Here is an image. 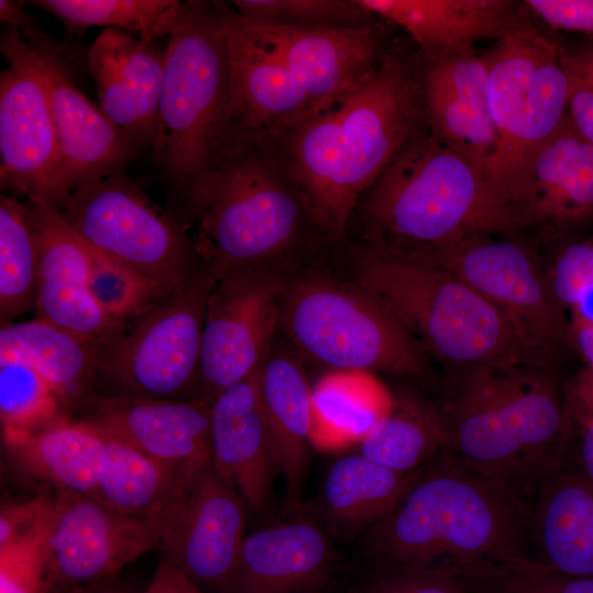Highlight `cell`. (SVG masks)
I'll return each mask as SVG.
<instances>
[{
  "label": "cell",
  "mask_w": 593,
  "mask_h": 593,
  "mask_svg": "<svg viewBox=\"0 0 593 593\" xmlns=\"http://www.w3.org/2000/svg\"><path fill=\"white\" fill-rule=\"evenodd\" d=\"M570 337L586 368L593 370V324L570 322Z\"/></svg>",
  "instance_id": "cell-52"
},
{
  "label": "cell",
  "mask_w": 593,
  "mask_h": 593,
  "mask_svg": "<svg viewBox=\"0 0 593 593\" xmlns=\"http://www.w3.org/2000/svg\"><path fill=\"white\" fill-rule=\"evenodd\" d=\"M94 345L40 318L9 323L0 329V359L37 370L63 405L82 398L97 379Z\"/></svg>",
  "instance_id": "cell-34"
},
{
  "label": "cell",
  "mask_w": 593,
  "mask_h": 593,
  "mask_svg": "<svg viewBox=\"0 0 593 593\" xmlns=\"http://www.w3.org/2000/svg\"><path fill=\"white\" fill-rule=\"evenodd\" d=\"M243 22L303 87L313 103L312 114L349 91L388 52L378 23L336 29Z\"/></svg>",
  "instance_id": "cell-21"
},
{
  "label": "cell",
  "mask_w": 593,
  "mask_h": 593,
  "mask_svg": "<svg viewBox=\"0 0 593 593\" xmlns=\"http://www.w3.org/2000/svg\"><path fill=\"white\" fill-rule=\"evenodd\" d=\"M55 15L69 35L90 26L130 32L147 41L168 38L187 1L178 0H35L29 2Z\"/></svg>",
  "instance_id": "cell-36"
},
{
  "label": "cell",
  "mask_w": 593,
  "mask_h": 593,
  "mask_svg": "<svg viewBox=\"0 0 593 593\" xmlns=\"http://www.w3.org/2000/svg\"><path fill=\"white\" fill-rule=\"evenodd\" d=\"M532 562L557 573L593 577V483L564 466L530 500Z\"/></svg>",
  "instance_id": "cell-27"
},
{
  "label": "cell",
  "mask_w": 593,
  "mask_h": 593,
  "mask_svg": "<svg viewBox=\"0 0 593 593\" xmlns=\"http://www.w3.org/2000/svg\"><path fill=\"white\" fill-rule=\"evenodd\" d=\"M477 235L428 256L507 314L536 342L558 350L571 343L570 320L534 253L522 243Z\"/></svg>",
  "instance_id": "cell-15"
},
{
  "label": "cell",
  "mask_w": 593,
  "mask_h": 593,
  "mask_svg": "<svg viewBox=\"0 0 593 593\" xmlns=\"http://www.w3.org/2000/svg\"><path fill=\"white\" fill-rule=\"evenodd\" d=\"M489 588L505 593H593V577L561 574L530 562L500 571L478 583V589Z\"/></svg>",
  "instance_id": "cell-45"
},
{
  "label": "cell",
  "mask_w": 593,
  "mask_h": 593,
  "mask_svg": "<svg viewBox=\"0 0 593 593\" xmlns=\"http://www.w3.org/2000/svg\"><path fill=\"white\" fill-rule=\"evenodd\" d=\"M559 61L567 81L570 119L593 144V37L559 45Z\"/></svg>",
  "instance_id": "cell-43"
},
{
  "label": "cell",
  "mask_w": 593,
  "mask_h": 593,
  "mask_svg": "<svg viewBox=\"0 0 593 593\" xmlns=\"http://www.w3.org/2000/svg\"><path fill=\"white\" fill-rule=\"evenodd\" d=\"M559 45L530 23L495 41L482 54L500 144L491 184L508 208L507 191L516 171L557 130L567 112Z\"/></svg>",
  "instance_id": "cell-11"
},
{
  "label": "cell",
  "mask_w": 593,
  "mask_h": 593,
  "mask_svg": "<svg viewBox=\"0 0 593 593\" xmlns=\"http://www.w3.org/2000/svg\"><path fill=\"white\" fill-rule=\"evenodd\" d=\"M530 500L470 469L447 448L365 534V545L379 566H444L474 583L532 562Z\"/></svg>",
  "instance_id": "cell-2"
},
{
  "label": "cell",
  "mask_w": 593,
  "mask_h": 593,
  "mask_svg": "<svg viewBox=\"0 0 593 593\" xmlns=\"http://www.w3.org/2000/svg\"><path fill=\"white\" fill-rule=\"evenodd\" d=\"M144 593H204L163 557Z\"/></svg>",
  "instance_id": "cell-49"
},
{
  "label": "cell",
  "mask_w": 593,
  "mask_h": 593,
  "mask_svg": "<svg viewBox=\"0 0 593 593\" xmlns=\"http://www.w3.org/2000/svg\"><path fill=\"white\" fill-rule=\"evenodd\" d=\"M21 34L35 52L51 100L60 149L57 204L78 187L124 170L138 146L77 88L45 33Z\"/></svg>",
  "instance_id": "cell-16"
},
{
  "label": "cell",
  "mask_w": 593,
  "mask_h": 593,
  "mask_svg": "<svg viewBox=\"0 0 593 593\" xmlns=\"http://www.w3.org/2000/svg\"><path fill=\"white\" fill-rule=\"evenodd\" d=\"M426 126L418 53L388 49L349 91L277 145L309 224L340 238L362 194Z\"/></svg>",
  "instance_id": "cell-1"
},
{
  "label": "cell",
  "mask_w": 593,
  "mask_h": 593,
  "mask_svg": "<svg viewBox=\"0 0 593 593\" xmlns=\"http://www.w3.org/2000/svg\"><path fill=\"white\" fill-rule=\"evenodd\" d=\"M227 4L187 1L166 40L158 132L161 174L180 190L221 155L230 134L232 85Z\"/></svg>",
  "instance_id": "cell-7"
},
{
  "label": "cell",
  "mask_w": 593,
  "mask_h": 593,
  "mask_svg": "<svg viewBox=\"0 0 593 593\" xmlns=\"http://www.w3.org/2000/svg\"><path fill=\"white\" fill-rule=\"evenodd\" d=\"M52 506L53 496L48 495L3 504L0 512V547L44 533Z\"/></svg>",
  "instance_id": "cell-46"
},
{
  "label": "cell",
  "mask_w": 593,
  "mask_h": 593,
  "mask_svg": "<svg viewBox=\"0 0 593 593\" xmlns=\"http://www.w3.org/2000/svg\"><path fill=\"white\" fill-rule=\"evenodd\" d=\"M0 20L20 33L38 30L34 19L25 12L24 3L20 1L0 0Z\"/></svg>",
  "instance_id": "cell-51"
},
{
  "label": "cell",
  "mask_w": 593,
  "mask_h": 593,
  "mask_svg": "<svg viewBox=\"0 0 593 593\" xmlns=\"http://www.w3.org/2000/svg\"><path fill=\"white\" fill-rule=\"evenodd\" d=\"M245 21L280 27H361L376 23L359 0H234Z\"/></svg>",
  "instance_id": "cell-39"
},
{
  "label": "cell",
  "mask_w": 593,
  "mask_h": 593,
  "mask_svg": "<svg viewBox=\"0 0 593 593\" xmlns=\"http://www.w3.org/2000/svg\"><path fill=\"white\" fill-rule=\"evenodd\" d=\"M553 296L570 322L593 324V242L564 246L547 273Z\"/></svg>",
  "instance_id": "cell-41"
},
{
  "label": "cell",
  "mask_w": 593,
  "mask_h": 593,
  "mask_svg": "<svg viewBox=\"0 0 593 593\" xmlns=\"http://www.w3.org/2000/svg\"><path fill=\"white\" fill-rule=\"evenodd\" d=\"M373 16L404 29L422 54L497 41L532 22L511 0H359Z\"/></svg>",
  "instance_id": "cell-28"
},
{
  "label": "cell",
  "mask_w": 593,
  "mask_h": 593,
  "mask_svg": "<svg viewBox=\"0 0 593 593\" xmlns=\"http://www.w3.org/2000/svg\"><path fill=\"white\" fill-rule=\"evenodd\" d=\"M37 246L36 318L94 345L122 323L99 307L88 288L89 249L54 204L29 200Z\"/></svg>",
  "instance_id": "cell-20"
},
{
  "label": "cell",
  "mask_w": 593,
  "mask_h": 593,
  "mask_svg": "<svg viewBox=\"0 0 593 593\" xmlns=\"http://www.w3.org/2000/svg\"><path fill=\"white\" fill-rule=\"evenodd\" d=\"M337 553L317 517L296 516L245 537L224 593H299L322 584Z\"/></svg>",
  "instance_id": "cell-25"
},
{
  "label": "cell",
  "mask_w": 593,
  "mask_h": 593,
  "mask_svg": "<svg viewBox=\"0 0 593 593\" xmlns=\"http://www.w3.org/2000/svg\"><path fill=\"white\" fill-rule=\"evenodd\" d=\"M259 372L222 391L211 405L213 466L254 513L269 508L273 479L280 473L265 416Z\"/></svg>",
  "instance_id": "cell-26"
},
{
  "label": "cell",
  "mask_w": 593,
  "mask_h": 593,
  "mask_svg": "<svg viewBox=\"0 0 593 593\" xmlns=\"http://www.w3.org/2000/svg\"><path fill=\"white\" fill-rule=\"evenodd\" d=\"M473 593H505L501 590H497V589H479V590H474Z\"/></svg>",
  "instance_id": "cell-54"
},
{
  "label": "cell",
  "mask_w": 593,
  "mask_h": 593,
  "mask_svg": "<svg viewBox=\"0 0 593 593\" xmlns=\"http://www.w3.org/2000/svg\"><path fill=\"white\" fill-rule=\"evenodd\" d=\"M63 593H126L122 590L115 589L113 586H109L103 583L93 584V585H87L81 586L77 589H72Z\"/></svg>",
  "instance_id": "cell-53"
},
{
  "label": "cell",
  "mask_w": 593,
  "mask_h": 593,
  "mask_svg": "<svg viewBox=\"0 0 593 593\" xmlns=\"http://www.w3.org/2000/svg\"><path fill=\"white\" fill-rule=\"evenodd\" d=\"M37 246L29 203L0 200V313L2 325L35 306Z\"/></svg>",
  "instance_id": "cell-37"
},
{
  "label": "cell",
  "mask_w": 593,
  "mask_h": 593,
  "mask_svg": "<svg viewBox=\"0 0 593 593\" xmlns=\"http://www.w3.org/2000/svg\"><path fill=\"white\" fill-rule=\"evenodd\" d=\"M417 53L428 131L446 147L475 164L491 183L500 144L482 54L474 46Z\"/></svg>",
  "instance_id": "cell-17"
},
{
  "label": "cell",
  "mask_w": 593,
  "mask_h": 593,
  "mask_svg": "<svg viewBox=\"0 0 593 593\" xmlns=\"http://www.w3.org/2000/svg\"><path fill=\"white\" fill-rule=\"evenodd\" d=\"M421 469L402 473L359 452L342 457L326 473L317 515L329 534L338 538L366 534L392 511Z\"/></svg>",
  "instance_id": "cell-29"
},
{
  "label": "cell",
  "mask_w": 593,
  "mask_h": 593,
  "mask_svg": "<svg viewBox=\"0 0 593 593\" xmlns=\"http://www.w3.org/2000/svg\"><path fill=\"white\" fill-rule=\"evenodd\" d=\"M393 394L371 372L333 370L311 388L312 446L336 451L360 444L389 412Z\"/></svg>",
  "instance_id": "cell-33"
},
{
  "label": "cell",
  "mask_w": 593,
  "mask_h": 593,
  "mask_svg": "<svg viewBox=\"0 0 593 593\" xmlns=\"http://www.w3.org/2000/svg\"><path fill=\"white\" fill-rule=\"evenodd\" d=\"M232 108L228 138L278 145L313 113V103L284 64L226 7Z\"/></svg>",
  "instance_id": "cell-19"
},
{
  "label": "cell",
  "mask_w": 593,
  "mask_h": 593,
  "mask_svg": "<svg viewBox=\"0 0 593 593\" xmlns=\"http://www.w3.org/2000/svg\"><path fill=\"white\" fill-rule=\"evenodd\" d=\"M280 328L302 356L333 370L429 374L427 353L358 282L316 276L283 279Z\"/></svg>",
  "instance_id": "cell-8"
},
{
  "label": "cell",
  "mask_w": 593,
  "mask_h": 593,
  "mask_svg": "<svg viewBox=\"0 0 593 593\" xmlns=\"http://www.w3.org/2000/svg\"><path fill=\"white\" fill-rule=\"evenodd\" d=\"M269 268L232 272L213 284L203 324L198 399L212 404L269 357L280 328L283 280Z\"/></svg>",
  "instance_id": "cell-13"
},
{
  "label": "cell",
  "mask_w": 593,
  "mask_h": 593,
  "mask_svg": "<svg viewBox=\"0 0 593 593\" xmlns=\"http://www.w3.org/2000/svg\"><path fill=\"white\" fill-rule=\"evenodd\" d=\"M25 472L57 491L93 497L102 473L107 434L89 419L67 418L41 430L3 438Z\"/></svg>",
  "instance_id": "cell-32"
},
{
  "label": "cell",
  "mask_w": 593,
  "mask_h": 593,
  "mask_svg": "<svg viewBox=\"0 0 593 593\" xmlns=\"http://www.w3.org/2000/svg\"><path fill=\"white\" fill-rule=\"evenodd\" d=\"M357 208L368 245L411 256H428L471 236L525 228L482 170L427 126L399 150Z\"/></svg>",
  "instance_id": "cell-4"
},
{
  "label": "cell",
  "mask_w": 593,
  "mask_h": 593,
  "mask_svg": "<svg viewBox=\"0 0 593 593\" xmlns=\"http://www.w3.org/2000/svg\"><path fill=\"white\" fill-rule=\"evenodd\" d=\"M507 203L525 228L577 224L593 216V144L579 133L568 111L516 171Z\"/></svg>",
  "instance_id": "cell-22"
},
{
  "label": "cell",
  "mask_w": 593,
  "mask_h": 593,
  "mask_svg": "<svg viewBox=\"0 0 593 593\" xmlns=\"http://www.w3.org/2000/svg\"><path fill=\"white\" fill-rule=\"evenodd\" d=\"M248 506L211 462L193 480L164 558L204 593H224L245 539Z\"/></svg>",
  "instance_id": "cell-18"
},
{
  "label": "cell",
  "mask_w": 593,
  "mask_h": 593,
  "mask_svg": "<svg viewBox=\"0 0 593 593\" xmlns=\"http://www.w3.org/2000/svg\"><path fill=\"white\" fill-rule=\"evenodd\" d=\"M194 479L107 434L104 465L92 499L123 514L160 519L172 530Z\"/></svg>",
  "instance_id": "cell-31"
},
{
  "label": "cell",
  "mask_w": 593,
  "mask_h": 593,
  "mask_svg": "<svg viewBox=\"0 0 593 593\" xmlns=\"http://www.w3.org/2000/svg\"><path fill=\"white\" fill-rule=\"evenodd\" d=\"M524 4L551 29L593 37V0H526Z\"/></svg>",
  "instance_id": "cell-47"
},
{
  "label": "cell",
  "mask_w": 593,
  "mask_h": 593,
  "mask_svg": "<svg viewBox=\"0 0 593 593\" xmlns=\"http://www.w3.org/2000/svg\"><path fill=\"white\" fill-rule=\"evenodd\" d=\"M87 245V244H86ZM88 288L99 307L116 323L150 309L169 292L89 245ZM174 291V290H172Z\"/></svg>",
  "instance_id": "cell-40"
},
{
  "label": "cell",
  "mask_w": 593,
  "mask_h": 593,
  "mask_svg": "<svg viewBox=\"0 0 593 593\" xmlns=\"http://www.w3.org/2000/svg\"><path fill=\"white\" fill-rule=\"evenodd\" d=\"M45 532L0 547V593H54Z\"/></svg>",
  "instance_id": "cell-42"
},
{
  "label": "cell",
  "mask_w": 593,
  "mask_h": 593,
  "mask_svg": "<svg viewBox=\"0 0 593 593\" xmlns=\"http://www.w3.org/2000/svg\"><path fill=\"white\" fill-rule=\"evenodd\" d=\"M63 404L33 367L0 359V418L3 438L31 434L66 418Z\"/></svg>",
  "instance_id": "cell-38"
},
{
  "label": "cell",
  "mask_w": 593,
  "mask_h": 593,
  "mask_svg": "<svg viewBox=\"0 0 593 593\" xmlns=\"http://www.w3.org/2000/svg\"><path fill=\"white\" fill-rule=\"evenodd\" d=\"M568 413L570 436L566 466L593 483V414L569 409Z\"/></svg>",
  "instance_id": "cell-48"
},
{
  "label": "cell",
  "mask_w": 593,
  "mask_h": 593,
  "mask_svg": "<svg viewBox=\"0 0 593 593\" xmlns=\"http://www.w3.org/2000/svg\"><path fill=\"white\" fill-rule=\"evenodd\" d=\"M55 208L87 245L167 291L197 273L191 269L195 244L125 169L78 187Z\"/></svg>",
  "instance_id": "cell-10"
},
{
  "label": "cell",
  "mask_w": 593,
  "mask_h": 593,
  "mask_svg": "<svg viewBox=\"0 0 593 593\" xmlns=\"http://www.w3.org/2000/svg\"><path fill=\"white\" fill-rule=\"evenodd\" d=\"M209 268L122 323L97 347V378L116 396L176 400L199 383Z\"/></svg>",
  "instance_id": "cell-9"
},
{
  "label": "cell",
  "mask_w": 593,
  "mask_h": 593,
  "mask_svg": "<svg viewBox=\"0 0 593 593\" xmlns=\"http://www.w3.org/2000/svg\"><path fill=\"white\" fill-rule=\"evenodd\" d=\"M470 583L437 564L379 566L366 593H469Z\"/></svg>",
  "instance_id": "cell-44"
},
{
  "label": "cell",
  "mask_w": 593,
  "mask_h": 593,
  "mask_svg": "<svg viewBox=\"0 0 593 593\" xmlns=\"http://www.w3.org/2000/svg\"><path fill=\"white\" fill-rule=\"evenodd\" d=\"M198 227L197 251L215 280L269 266L309 224L277 145L230 138L219 158L182 189Z\"/></svg>",
  "instance_id": "cell-6"
},
{
  "label": "cell",
  "mask_w": 593,
  "mask_h": 593,
  "mask_svg": "<svg viewBox=\"0 0 593 593\" xmlns=\"http://www.w3.org/2000/svg\"><path fill=\"white\" fill-rule=\"evenodd\" d=\"M357 282L376 295L449 373L477 368L552 366L556 349L439 264L366 245L355 255Z\"/></svg>",
  "instance_id": "cell-5"
},
{
  "label": "cell",
  "mask_w": 593,
  "mask_h": 593,
  "mask_svg": "<svg viewBox=\"0 0 593 593\" xmlns=\"http://www.w3.org/2000/svg\"><path fill=\"white\" fill-rule=\"evenodd\" d=\"M171 527L123 514L79 493L56 491L44 546L54 593L103 583L142 555L165 548Z\"/></svg>",
  "instance_id": "cell-12"
},
{
  "label": "cell",
  "mask_w": 593,
  "mask_h": 593,
  "mask_svg": "<svg viewBox=\"0 0 593 593\" xmlns=\"http://www.w3.org/2000/svg\"><path fill=\"white\" fill-rule=\"evenodd\" d=\"M260 393L279 472L295 505L312 446L311 385L300 361L288 351L270 354L259 372Z\"/></svg>",
  "instance_id": "cell-30"
},
{
  "label": "cell",
  "mask_w": 593,
  "mask_h": 593,
  "mask_svg": "<svg viewBox=\"0 0 593 593\" xmlns=\"http://www.w3.org/2000/svg\"><path fill=\"white\" fill-rule=\"evenodd\" d=\"M392 394L389 412L359 444V454L390 470L413 472L448 448L447 432L437 404L412 392Z\"/></svg>",
  "instance_id": "cell-35"
},
{
  "label": "cell",
  "mask_w": 593,
  "mask_h": 593,
  "mask_svg": "<svg viewBox=\"0 0 593 593\" xmlns=\"http://www.w3.org/2000/svg\"><path fill=\"white\" fill-rule=\"evenodd\" d=\"M552 366L449 373L437 403L448 449L463 465L529 496L567 465L570 417Z\"/></svg>",
  "instance_id": "cell-3"
},
{
  "label": "cell",
  "mask_w": 593,
  "mask_h": 593,
  "mask_svg": "<svg viewBox=\"0 0 593 593\" xmlns=\"http://www.w3.org/2000/svg\"><path fill=\"white\" fill-rule=\"evenodd\" d=\"M211 405L191 400L103 396L90 422L104 433L191 478L212 462Z\"/></svg>",
  "instance_id": "cell-23"
},
{
  "label": "cell",
  "mask_w": 593,
  "mask_h": 593,
  "mask_svg": "<svg viewBox=\"0 0 593 593\" xmlns=\"http://www.w3.org/2000/svg\"><path fill=\"white\" fill-rule=\"evenodd\" d=\"M165 46L104 29L88 53L101 111L135 144L153 146L158 132Z\"/></svg>",
  "instance_id": "cell-24"
},
{
  "label": "cell",
  "mask_w": 593,
  "mask_h": 593,
  "mask_svg": "<svg viewBox=\"0 0 593 593\" xmlns=\"http://www.w3.org/2000/svg\"><path fill=\"white\" fill-rule=\"evenodd\" d=\"M0 51L1 186L55 204L60 149L45 79L19 30L2 32Z\"/></svg>",
  "instance_id": "cell-14"
},
{
  "label": "cell",
  "mask_w": 593,
  "mask_h": 593,
  "mask_svg": "<svg viewBox=\"0 0 593 593\" xmlns=\"http://www.w3.org/2000/svg\"><path fill=\"white\" fill-rule=\"evenodd\" d=\"M569 410L593 414V370L585 368L564 385Z\"/></svg>",
  "instance_id": "cell-50"
}]
</instances>
